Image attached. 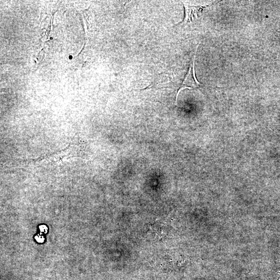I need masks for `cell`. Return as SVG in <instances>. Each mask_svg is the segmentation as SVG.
I'll use <instances>...</instances> for the list:
<instances>
[{
    "instance_id": "cell-1",
    "label": "cell",
    "mask_w": 280,
    "mask_h": 280,
    "mask_svg": "<svg viewBox=\"0 0 280 280\" xmlns=\"http://www.w3.org/2000/svg\"><path fill=\"white\" fill-rule=\"evenodd\" d=\"M199 45H198L195 55L193 58L192 62L190 65L189 71L185 77L184 80L182 84L181 85L180 88L179 89V90L177 92V100L176 102L178 101V98L179 95L181 91L185 89H195L197 88H199L201 87L203 85L201 84L197 79L195 69V59H196V54L197 50V48L198 47Z\"/></svg>"
},
{
    "instance_id": "cell-2",
    "label": "cell",
    "mask_w": 280,
    "mask_h": 280,
    "mask_svg": "<svg viewBox=\"0 0 280 280\" xmlns=\"http://www.w3.org/2000/svg\"><path fill=\"white\" fill-rule=\"evenodd\" d=\"M215 4L214 3L206 6H192L184 3L185 17L182 24H186L198 20L209 7Z\"/></svg>"
}]
</instances>
